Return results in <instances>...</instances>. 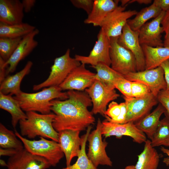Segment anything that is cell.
I'll return each mask as SVG.
<instances>
[{"instance_id": "obj_1", "label": "cell", "mask_w": 169, "mask_h": 169, "mask_svg": "<svg viewBox=\"0 0 169 169\" xmlns=\"http://www.w3.org/2000/svg\"><path fill=\"white\" fill-rule=\"evenodd\" d=\"M67 92V99L51 101V111L55 115L53 126L58 132L64 130L85 131L95 122L93 114L88 109L92 105L91 100L85 91Z\"/></svg>"}, {"instance_id": "obj_2", "label": "cell", "mask_w": 169, "mask_h": 169, "mask_svg": "<svg viewBox=\"0 0 169 169\" xmlns=\"http://www.w3.org/2000/svg\"><path fill=\"white\" fill-rule=\"evenodd\" d=\"M13 97L19 102L22 110L26 112L37 111L43 114L51 113V101L55 99L65 100L69 97L58 86L44 88L38 92L27 93L22 91Z\"/></svg>"}, {"instance_id": "obj_3", "label": "cell", "mask_w": 169, "mask_h": 169, "mask_svg": "<svg viewBox=\"0 0 169 169\" xmlns=\"http://www.w3.org/2000/svg\"><path fill=\"white\" fill-rule=\"evenodd\" d=\"M27 118L19 121L21 135L29 139L37 136L50 139L58 142L59 133L54 128V113L39 114L34 111L26 112Z\"/></svg>"}, {"instance_id": "obj_4", "label": "cell", "mask_w": 169, "mask_h": 169, "mask_svg": "<svg viewBox=\"0 0 169 169\" xmlns=\"http://www.w3.org/2000/svg\"><path fill=\"white\" fill-rule=\"evenodd\" d=\"M15 133L23 144L24 148L31 153L46 159L51 166H55L64 154L58 142L39 137L38 140H31L22 136L16 131Z\"/></svg>"}, {"instance_id": "obj_5", "label": "cell", "mask_w": 169, "mask_h": 169, "mask_svg": "<svg viewBox=\"0 0 169 169\" xmlns=\"http://www.w3.org/2000/svg\"><path fill=\"white\" fill-rule=\"evenodd\" d=\"M81 64L75 58L71 57L70 50L68 49L64 55L54 59L48 77L42 83L34 85L33 90H38L46 87L59 86L71 72Z\"/></svg>"}, {"instance_id": "obj_6", "label": "cell", "mask_w": 169, "mask_h": 169, "mask_svg": "<svg viewBox=\"0 0 169 169\" xmlns=\"http://www.w3.org/2000/svg\"><path fill=\"white\" fill-rule=\"evenodd\" d=\"M119 37L110 38L111 67L124 76L137 71L136 59L132 53L118 43Z\"/></svg>"}, {"instance_id": "obj_7", "label": "cell", "mask_w": 169, "mask_h": 169, "mask_svg": "<svg viewBox=\"0 0 169 169\" xmlns=\"http://www.w3.org/2000/svg\"><path fill=\"white\" fill-rule=\"evenodd\" d=\"M101 128L102 122L98 118L96 129L90 132L88 137L89 145L87 156L96 167L99 165L111 166L112 162L105 150L108 143L102 140Z\"/></svg>"}, {"instance_id": "obj_8", "label": "cell", "mask_w": 169, "mask_h": 169, "mask_svg": "<svg viewBox=\"0 0 169 169\" xmlns=\"http://www.w3.org/2000/svg\"><path fill=\"white\" fill-rule=\"evenodd\" d=\"M97 36V40L88 56L76 54L74 58L81 64H90L92 67L101 63L110 66V38L105 34L102 28Z\"/></svg>"}, {"instance_id": "obj_9", "label": "cell", "mask_w": 169, "mask_h": 169, "mask_svg": "<svg viewBox=\"0 0 169 169\" xmlns=\"http://www.w3.org/2000/svg\"><path fill=\"white\" fill-rule=\"evenodd\" d=\"M124 77L130 81H138L146 84L156 97L161 91L166 89L164 70L160 66L153 69L129 73Z\"/></svg>"}, {"instance_id": "obj_10", "label": "cell", "mask_w": 169, "mask_h": 169, "mask_svg": "<svg viewBox=\"0 0 169 169\" xmlns=\"http://www.w3.org/2000/svg\"><path fill=\"white\" fill-rule=\"evenodd\" d=\"M85 91L88 95L92 101V113L99 114L104 116L108 104L120 96L115 89L111 90L107 88L97 80Z\"/></svg>"}, {"instance_id": "obj_11", "label": "cell", "mask_w": 169, "mask_h": 169, "mask_svg": "<svg viewBox=\"0 0 169 169\" xmlns=\"http://www.w3.org/2000/svg\"><path fill=\"white\" fill-rule=\"evenodd\" d=\"M102 134L106 138L115 136L121 138L123 136H128L136 143L141 144L147 140L146 135L138 129L132 122L122 124L113 123L105 120L102 122Z\"/></svg>"}, {"instance_id": "obj_12", "label": "cell", "mask_w": 169, "mask_h": 169, "mask_svg": "<svg viewBox=\"0 0 169 169\" xmlns=\"http://www.w3.org/2000/svg\"><path fill=\"white\" fill-rule=\"evenodd\" d=\"M125 7L118 6L108 14L103 21L101 28L109 38L119 37L127 20L138 12L135 10L125 11Z\"/></svg>"}, {"instance_id": "obj_13", "label": "cell", "mask_w": 169, "mask_h": 169, "mask_svg": "<svg viewBox=\"0 0 169 169\" xmlns=\"http://www.w3.org/2000/svg\"><path fill=\"white\" fill-rule=\"evenodd\" d=\"M96 80V74L86 69L81 64L74 69L59 86L62 90L84 91L89 88Z\"/></svg>"}, {"instance_id": "obj_14", "label": "cell", "mask_w": 169, "mask_h": 169, "mask_svg": "<svg viewBox=\"0 0 169 169\" xmlns=\"http://www.w3.org/2000/svg\"><path fill=\"white\" fill-rule=\"evenodd\" d=\"M127 108L125 123H135L149 113L152 107L158 103L157 97L152 94L144 98L124 97Z\"/></svg>"}, {"instance_id": "obj_15", "label": "cell", "mask_w": 169, "mask_h": 169, "mask_svg": "<svg viewBox=\"0 0 169 169\" xmlns=\"http://www.w3.org/2000/svg\"><path fill=\"white\" fill-rule=\"evenodd\" d=\"M139 30H133L127 23L117 41L120 45L130 50L134 55L136 61L137 71L145 69V56L139 42Z\"/></svg>"}, {"instance_id": "obj_16", "label": "cell", "mask_w": 169, "mask_h": 169, "mask_svg": "<svg viewBox=\"0 0 169 169\" xmlns=\"http://www.w3.org/2000/svg\"><path fill=\"white\" fill-rule=\"evenodd\" d=\"M8 169H47L51 165L45 159L34 155L24 148L9 157Z\"/></svg>"}, {"instance_id": "obj_17", "label": "cell", "mask_w": 169, "mask_h": 169, "mask_svg": "<svg viewBox=\"0 0 169 169\" xmlns=\"http://www.w3.org/2000/svg\"><path fill=\"white\" fill-rule=\"evenodd\" d=\"M165 12L160 14L151 21L145 23L139 30V38L140 44L152 47L164 46L161 33L164 32L161 23Z\"/></svg>"}, {"instance_id": "obj_18", "label": "cell", "mask_w": 169, "mask_h": 169, "mask_svg": "<svg viewBox=\"0 0 169 169\" xmlns=\"http://www.w3.org/2000/svg\"><path fill=\"white\" fill-rule=\"evenodd\" d=\"M39 33V30L36 28L23 37L10 57L5 62L4 65L6 67V77L14 72L19 63L28 56L37 46L38 42L35 40L34 38Z\"/></svg>"}, {"instance_id": "obj_19", "label": "cell", "mask_w": 169, "mask_h": 169, "mask_svg": "<svg viewBox=\"0 0 169 169\" xmlns=\"http://www.w3.org/2000/svg\"><path fill=\"white\" fill-rule=\"evenodd\" d=\"M80 131L64 130L59 132L58 143L65 157L66 166L70 165L73 159L78 157L80 150L82 139Z\"/></svg>"}, {"instance_id": "obj_20", "label": "cell", "mask_w": 169, "mask_h": 169, "mask_svg": "<svg viewBox=\"0 0 169 169\" xmlns=\"http://www.w3.org/2000/svg\"><path fill=\"white\" fill-rule=\"evenodd\" d=\"M24 12L19 0H0V23L8 25L23 23Z\"/></svg>"}, {"instance_id": "obj_21", "label": "cell", "mask_w": 169, "mask_h": 169, "mask_svg": "<svg viewBox=\"0 0 169 169\" xmlns=\"http://www.w3.org/2000/svg\"><path fill=\"white\" fill-rule=\"evenodd\" d=\"M118 0H95L92 9L84 23L101 27L108 14L118 6Z\"/></svg>"}, {"instance_id": "obj_22", "label": "cell", "mask_w": 169, "mask_h": 169, "mask_svg": "<svg viewBox=\"0 0 169 169\" xmlns=\"http://www.w3.org/2000/svg\"><path fill=\"white\" fill-rule=\"evenodd\" d=\"M33 64L31 61H28L22 70L13 75L6 76L0 83V92L4 95H12L21 92L20 85L21 81L24 77L29 73Z\"/></svg>"}, {"instance_id": "obj_23", "label": "cell", "mask_w": 169, "mask_h": 169, "mask_svg": "<svg viewBox=\"0 0 169 169\" xmlns=\"http://www.w3.org/2000/svg\"><path fill=\"white\" fill-rule=\"evenodd\" d=\"M166 111L165 108L160 103L152 112L134 123L151 140L158 127L161 116Z\"/></svg>"}, {"instance_id": "obj_24", "label": "cell", "mask_w": 169, "mask_h": 169, "mask_svg": "<svg viewBox=\"0 0 169 169\" xmlns=\"http://www.w3.org/2000/svg\"><path fill=\"white\" fill-rule=\"evenodd\" d=\"M145 59V69L155 68L169 59V47H152L141 45Z\"/></svg>"}, {"instance_id": "obj_25", "label": "cell", "mask_w": 169, "mask_h": 169, "mask_svg": "<svg viewBox=\"0 0 169 169\" xmlns=\"http://www.w3.org/2000/svg\"><path fill=\"white\" fill-rule=\"evenodd\" d=\"M0 108L10 114L12 125L14 129L20 120L27 118L26 113L21 109L19 102L11 95L0 92Z\"/></svg>"}, {"instance_id": "obj_26", "label": "cell", "mask_w": 169, "mask_h": 169, "mask_svg": "<svg viewBox=\"0 0 169 169\" xmlns=\"http://www.w3.org/2000/svg\"><path fill=\"white\" fill-rule=\"evenodd\" d=\"M138 157L135 169H157L160 157L157 151L152 146L150 140L146 141L144 149Z\"/></svg>"}, {"instance_id": "obj_27", "label": "cell", "mask_w": 169, "mask_h": 169, "mask_svg": "<svg viewBox=\"0 0 169 169\" xmlns=\"http://www.w3.org/2000/svg\"><path fill=\"white\" fill-rule=\"evenodd\" d=\"M92 67L97 71L96 80L110 89H115V85L116 81L120 78L124 77L110 66L104 63L99 64Z\"/></svg>"}, {"instance_id": "obj_28", "label": "cell", "mask_w": 169, "mask_h": 169, "mask_svg": "<svg viewBox=\"0 0 169 169\" xmlns=\"http://www.w3.org/2000/svg\"><path fill=\"white\" fill-rule=\"evenodd\" d=\"M162 11L153 3L149 7L143 8L137 12L134 18L128 19L127 23L133 30L139 31L147 21L151 18L157 17Z\"/></svg>"}, {"instance_id": "obj_29", "label": "cell", "mask_w": 169, "mask_h": 169, "mask_svg": "<svg viewBox=\"0 0 169 169\" xmlns=\"http://www.w3.org/2000/svg\"><path fill=\"white\" fill-rule=\"evenodd\" d=\"M36 29L26 23L8 25L0 23V38H23Z\"/></svg>"}, {"instance_id": "obj_30", "label": "cell", "mask_w": 169, "mask_h": 169, "mask_svg": "<svg viewBox=\"0 0 169 169\" xmlns=\"http://www.w3.org/2000/svg\"><path fill=\"white\" fill-rule=\"evenodd\" d=\"M92 128L91 125L89 126L86 130V133L81 137L82 144L81 149L76 162L73 165L61 169H99L90 160L86 152L85 148L87 138Z\"/></svg>"}, {"instance_id": "obj_31", "label": "cell", "mask_w": 169, "mask_h": 169, "mask_svg": "<svg viewBox=\"0 0 169 169\" xmlns=\"http://www.w3.org/2000/svg\"><path fill=\"white\" fill-rule=\"evenodd\" d=\"M127 112V106L125 102L118 104L113 101L109 104L104 116L108 121L122 124L125 122Z\"/></svg>"}, {"instance_id": "obj_32", "label": "cell", "mask_w": 169, "mask_h": 169, "mask_svg": "<svg viewBox=\"0 0 169 169\" xmlns=\"http://www.w3.org/2000/svg\"><path fill=\"white\" fill-rule=\"evenodd\" d=\"M18 138L15 132L0 123V148L13 149L18 151L22 150L24 148L23 144Z\"/></svg>"}, {"instance_id": "obj_33", "label": "cell", "mask_w": 169, "mask_h": 169, "mask_svg": "<svg viewBox=\"0 0 169 169\" xmlns=\"http://www.w3.org/2000/svg\"><path fill=\"white\" fill-rule=\"evenodd\" d=\"M160 120L158 127L151 140L153 147L164 146H168L169 144V117L166 115Z\"/></svg>"}, {"instance_id": "obj_34", "label": "cell", "mask_w": 169, "mask_h": 169, "mask_svg": "<svg viewBox=\"0 0 169 169\" xmlns=\"http://www.w3.org/2000/svg\"><path fill=\"white\" fill-rule=\"evenodd\" d=\"M23 38H0V57L5 61L10 57Z\"/></svg>"}, {"instance_id": "obj_35", "label": "cell", "mask_w": 169, "mask_h": 169, "mask_svg": "<svg viewBox=\"0 0 169 169\" xmlns=\"http://www.w3.org/2000/svg\"><path fill=\"white\" fill-rule=\"evenodd\" d=\"M152 94L149 88L146 84L138 81H132V97L144 98Z\"/></svg>"}, {"instance_id": "obj_36", "label": "cell", "mask_w": 169, "mask_h": 169, "mask_svg": "<svg viewBox=\"0 0 169 169\" xmlns=\"http://www.w3.org/2000/svg\"><path fill=\"white\" fill-rule=\"evenodd\" d=\"M132 81H130L124 77L120 78L115 85V89H117L126 98L131 97Z\"/></svg>"}, {"instance_id": "obj_37", "label": "cell", "mask_w": 169, "mask_h": 169, "mask_svg": "<svg viewBox=\"0 0 169 169\" xmlns=\"http://www.w3.org/2000/svg\"><path fill=\"white\" fill-rule=\"evenodd\" d=\"M70 1L74 7L83 9L85 11L88 15L92 11L94 5V0H71Z\"/></svg>"}, {"instance_id": "obj_38", "label": "cell", "mask_w": 169, "mask_h": 169, "mask_svg": "<svg viewBox=\"0 0 169 169\" xmlns=\"http://www.w3.org/2000/svg\"><path fill=\"white\" fill-rule=\"evenodd\" d=\"M158 102L165 108L164 113L169 117V91L166 90L161 91L157 96Z\"/></svg>"}, {"instance_id": "obj_39", "label": "cell", "mask_w": 169, "mask_h": 169, "mask_svg": "<svg viewBox=\"0 0 169 169\" xmlns=\"http://www.w3.org/2000/svg\"><path fill=\"white\" fill-rule=\"evenodd\" d=\"M161 25L165 33L163 41L164 46L169 47V10L165 12Z\"/></svg>"}, {"instance_id": "obj_40", "label": "cell", "mask_w": 169, "mask_h": 169, "mask_svg": "<svg viewBox=\"0 0 169 169\" xmlns=\"http://www.w3.org/2000/svg\"><path fill=\"white\" fill-rule=\"evenodd\" d=\"M160 66L164 72V76L166 84V90L169 91V59L162 63Z\"/></svg>"}, {"instance_id": "obj_41", "label": "cell", "mask_w": 169, "mask_h": 169, "mask_svg": "<svg viewBox=\"0 0 169 169\" xmlns=\"http://www.w3.org/2000/svg\"><path fill=\"white\" fill-rule=\"evenodd\" d=\"M165 12L169 10V0H154L153 3Z\"/></svg>"}, {"instance_id": "obj_42", "label": "cell", "mask_w": 169, "mask_h": 169, "mask_svg": "<svg viewBox=\"0 0 169 169\" xmlns=\"http://www.w3.org/2000/svg\"><path fill=\"white\" fill-rule=\"evenodd\" d=\"M36 2L35 0H23L22 1L24 12L28 13L34 6Z\"/></svg>"}, {"instance_id": "obj_43", "label": "cell", "mask_w": 169, "mask_h": 169, "mask_svg": "<svg viewBox=\"0 0 169 169\" xmlns=\"http://www.w3.org/2000/svg\"><path fill=\"white\" fill-rule=\"evenodd\" d=\"M18 151L13 149L0 148V156H12L15 155Z\"/></svg>"}, {"instance_id": "obj_44", "label": "cell", "mask_w": 169, "mask_h": 169, "mask_svg": "<svg viewBox=\"0 0 169 169\" xmlns=\"http://www.w3.org/2000/svg\"><path fill=\"white\" fill-rule=\"evenodd\" d=\"M5 61L0 57V83L6 77V67L4 65Z\"/></svg>"}, {"instance_id": "obj_45", "label": "cell", "mask_w": 169, "mask_h": 169, "mask_svg": "<svg viewBox=\"0 0 169 169\" xmlns=\"http://www.w3.org/2000/svg\"><path fill=\"white\" fill-rule=\"evenodd\" d=\"M169 147V144L168 145ZM161 150L165 154L168 156V157L165 158L164 159L163 162L165 163L166 166L169 165V149L165 148L164 147H161Z\"/></svg>"}, {"instance_id": "obj_46", "label": "cell", "mask_w": 169, "mask_h": 169, "mask_svg": "<svg viewBox=\"0 0 169 169\" xmlns=\"http://www.w3.org/2000/svg\"><path fill=\"white\" fill-rule=\"evenodd\" d=\"M151 0H130L129 4L136 2L140 4H148L152 2Z\"/></svg>"}, {"instance_id": "obj_47", "label": "cell", "mask_w": 169, "mask_h": 169, "mask_svg": "<svg viewBox=\"0 0 169 169\" xmlns=\"http://www.w3.org/2000/svg\"><path fill=\"white\" fill-rule=\"evenodd\" d=\"M130 0H122L120 1L121 3V6H126L129 4Z\"/></svg>"}, {"instance_id": "obj_48", "label": "cell", "mask_w": 169, "mask_h": 169, "mask_svg": "<svg viewBox=\"0 0 169 169\" xmlns=\"http://www.w3.org/2000/svg\"><path fill=\"white\" fill-rule=\"evenodd\" d=\"M0 165L2 166H7V163L3 159L0 160Z\"/></svg>"}, {"instance_id": "obj_49", "label": "cell", "mask_w": 169, "mask_h": 169, "mask_svg": "<svg viewBox=\"0 0 169 169\" xmlns=\"http://www.w3.org/2000/svg\"><path fill=\"white\" fill-rule=\"evenodd\" d=\"M124 169H135V166L131 165L127 166Z\"/></svg>"}]
</instances>
